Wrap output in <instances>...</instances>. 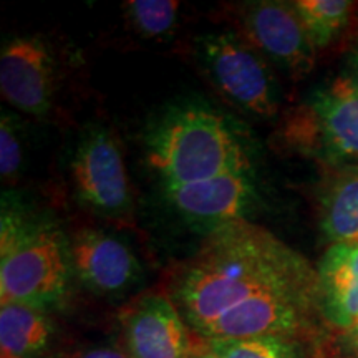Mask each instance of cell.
<instances>
[{
  "label": "cell",
  "mask_w": 358,
  "mask_h": 358,
  "mask_svg": "<svg viewBox=\"0 0 358 358\" xmlns=\"http://www.w3.org/2000/svg\"><path fill=\"white\" fill-rule=\"evenodd\" d=\"M201 65L219 93L244 113L274 118L280 88L267 60L239 34H206L196 42Z\"/></svg>",
  "instance_id": "obj_5"
},
{
  "label": "cell",
  "mask_w": 358,
  "mask_h": 358,
  "mask_svg": "<svg viewBox=\"0 0 358 358\" xmlns=\"http://www.w3.org/2000/svg\"><path fill=\"white\" fill-rule=\"evenodd\" d=\"M70 254L73 274L98 295L124 294L141 275L131 248L101 229H78L70 237Z\"/></svg>",
  "instance_id": "obj_12"
},
{
  "label": "cell",
  "mask_w": 358,
  "mask_h": 358,
  "mask_svg": "<svg viewBox=\"0 0 358 358\" xmlns=\"http://www.w3.org/2000/svg\"><path fill=\"white\" fill-rule=\"evenodd\" d=\"M55 337L47 310L24 303H0V358H38Z\"/></svg>",
  "instance_id": "obj_15"
},
{
  "label": "cell",
  "mask_w": 358,
  "mask_h": 358,
  "mask_svg": "<svg viewBox=\"0 0 358 358\" xmlns=\"http://www.w3.org/2000/svg\"><path fill=\"white\" fill-rule=\"evenodd\" d=\"M319 217L332 244L358 243V166L329 168L319 187Z\"/></svg>",
  "instance_id": "obj_14"
},
{
  "label": "cell",
  "mask_w": 358,
  "mask_h": 358,
  "mask_svg": "<svg viewBox=\"0 0 358 358\" xmlns=\"http://www.w3.org/2000/svg\"><path fill=\"white\" fill-rule=\"evenodd\" d=\"M274 290L317 292V271L266 227L236 221L206 234L196 254L174 272L169 297L201 335L237 303Z\"/></svg>",
  "instance_id": "obj_1"
},
{
  "label": "cell",
  "mask_w": 358,
  "mask_h": 358,
  "mask_svg": "<svg viewBox=\"0 0 358 358\" xmlns=\"http://www.w3.org/2000/svg\"><path fill=\"white\" fill-rule=\"evenodd\" d=\"M146 158L163 185H187L250 169L243 138L221 111L203 101L179 100L148 124Z\"/></svg>",
  "instance_id": "obj_3"
},
{
  "label": "cell",
  "mask_w": 358,
  "mask_h": 358,
  "mask_svg": "<svg viewBox=\"0 0 358 358\" xmlns=\"http://www.w3.org/2000/svg\"><path fill=\"white\" fill-rule=\"evenodd\" d=\"M122 335L129 358H189L194 352L189 325L163 294L134 301L122 315Z\"/></svg>",
  "instance_id": "obj_11"
},
{
  "label": "cell",
  "mask_w": 358,
  "mask_h": 358,
  "mask_svg": "<svg viewBox=\"0 0 358 358\" xmlns=\"http://www.w3.org/2000/svg\"><path fill=\"white\" fill-rule=\"evenodd\" d=\"M163 192L179 216L206 234L229 222L249 221L261 204L252 168L187 185H163Z\"/></svg>",
  "instance_id": "obj_7"
},
{
  "label": "cell",
  "mask_w": 358,
  "mask_h": 358,
  "mask_svg": "<svg viewBox=\"0 0 358 358\" xmlns=\"http://www.w3.org/2000/svg\"><path fill=\"white\" fill-rule=\"evenodd\" d=\"M78 358H129L127 352L118 350L113 347H96L83 352Z\"/></svg>",
  "instance_id": "obj_20"
},
{
  "label": "cell",
  "mask_w": 358,
  "mask_h": 358,
  "mask_svg": "<svg viewBox=\"0 0 358 358\" xmlns=\"http://www.w3.org/2000/svg\"><path fill=\"white\" fill-rule=\"evenodd\" d=\"M0 93L27 115L47 116L55 95V57L37 35L8 38L0 53Z\"/></svg>",
  "instance_id": "obj_10"
},
{
  "label": "cell",
  "mask_w": 358,
  "mask_h": 358,
  "mask_svg": "<svg viewBox=\"0 0 358 358\" xmlns=\"http://www.w3.org/2000/svg\"><path fill=\"white\" fill-rule=\"evenodd\" d=\"M315 294L310 290H274L254 295L219 315L199 337L204 342L267 335L297 338L308 324L312 308H317Z\"/></svg>",
  "instance_id": "obj_9"
},
{
  "label": "cell",
  "mask_w": 358,
  "mask_h": 358,
  "mask_svg": "<svg viewBox=\"0 0 358 358\" xmlns=\"http://www.w3.org/2000/svg\"><path fill=\"white\" fill-rule=\"evenodd\" d=\"M70 237L55 219L3 192L0 213V299L42 310L60 306L73 277Z\"/></svg>",
  "instance_id": "obj_2"
},
{
  "label": "cell",
  "mask_w": 358,
  "mask_h": 358,
  "mask_svg": "<svg viewBox=\"0 0 358 358\" xmlns=\"http://www.w3.org/2000/svg\"><path fill=\"white\" fill-rule=\"evenodd\" d=\"M284 138L329 168L358 166V87L347 75L310 93L284 124Z\"/></svg>",
  "instance_id": "obj_4"
},
{
  "label": "cell",
  "mask_w": 358,
  "mask_h": 358,
  "mask_svg": "<svg viewBox=\"0 0 358 358\" xmlns=\"http://www.w3.org/2000/svg\"><path fill=\"white\" fill-rule=\"evenodd\" d=\"M123 7L129 27L143 38H166L176 27L179 3L174 0H129Z\"/></svg>",
  "instance_id": "obj_18"
},
{
  "label": "cell",
  "mask_w": 358,
  "mask_h": 358,
  "mask_svg": "<svg viewBox=\"0 0 358 358\" xmlns=\"http://www.w3.org/2000/svg\"><path fill=\"white\" fill-rule=\"evenodd\" d=\"M343 75H347L348 78L352 80L353 83L358 87V47L353 48V50L348 53L345 60V71Z\"/></svg>",
  "instance_id": "obj_22"
},
{
  "label": "cell",
  "mask_w": 358,
  "mask_h": 358,
  "mask_svg": "<svg viewBox=\"0 0 358 358\" xmlns=\"http://www.w3.org/2000/svg\"><path fill=\"white\" fill-rule=\"evenodd\" d=\"M206 347L219 358H303L297 338L282 335L208 340Z\"/></svg>",
  "instance_id": "obj_17"
},
{
  "label": "cell",
  "mask_w": 358,
  "mask_h": 358,
  "mask_svg": "<svg viewBox=\"0 0 358 358\" xmlns=\"http://www.w3.org/2000/svg\"><path fill=\"white\" fill-rule=\"evenodd\" d=\"M239 35L266 60L295 75H307L315 65L310 37L292 2L259 0L243 3L237 13Z\"/></svg>",
  "instance_id": "obj_8"
},
{
  "label": "cell",
  "mask_w": 358,
  "mask_h": 358,
  "mask_svg": "<svg viewBox=\"0 0 358 358\" xmlns=\"http://www.w3.org/2000/svg\"><path fill=\"white\" fill-rule=\"evenodd\" d=\"M292 3L317 50L335 42L350 22L353 10L348 0H297Z\"/></svg>",
  "instance_id": "obj_16"
},
{
  "label": "cell",
  "mask_w": 358,
  "mask_h": 358,
  "mask_svg": "<svg viewBox=\"0 0 358 358\" xmlns=\"http://www.w3.org/2000/svg\"><path fill=\"white\" fill-rule=\"evenodd\" d=\"M24 164V138L15 115L2 110L0 118V176L3 182L15 181Z\"/></svg>",
  "instance_id": "obj_19"
},
{
  "label": "cell",
  "mask_w": 358,
  "mask_h": 358,
  "mask_svg": "<svg viewBox=\"0 0 358 358\" xmlns=\"http://www.w3.org/2000/svg\"><path fill=\"white\" fill-rule=\"evenodd\" d=\"M71 179L78 199L101 216L128 217L133 196L122 150L103 127L85 128L71 159Z\"/></svg>",
  "instance_id": "obj_6"
},
{
  "label": "cell",
  "mask_w": 358,
  "mask_h": 358,
  "mask_svg": "<svg viewBox=\"0 0 358 358\" xmlns=\"http://www.w3.org/2000/svg\"><path fill=\"white\" fill-rule=\"evenodd\" d=\"M317 310L335 329L358 320V243L332 244L317 267Z\"/></svg>",
  "instance_id": "obj_13"
},
{
  "label": "cell",
  "mask_w": 358,
  "mask_h": 358,
  "mask_svg": "<svg viewBox=\"0 0 358 358\" xmlns=\"http://www.w3.org/2000/svg\"><path fill=\"white\" fill-rule=\"evenodd\" d=\"M343 345H345L352 358H358V320L350 329L343 330Z\"/></svg>",
  "instance_id": "obj_21"
},
{
  "label": "cell",
  "mask_w": 358,
  "mask_h": 358,
  "mask_svg": "<svg viewBox=\"0 0 358 358\" xmlns=\"http://www.w3.org/2000/svg\"><path fill=\"white\" fill-rule=\"evenodd\" d=\"M189 358H219V357L214 355V353L204 345V348H201V350H196L194 348V352H192V355Z\"/></svg>",
  "instance_id": "obj_23"
}]
</instances>
